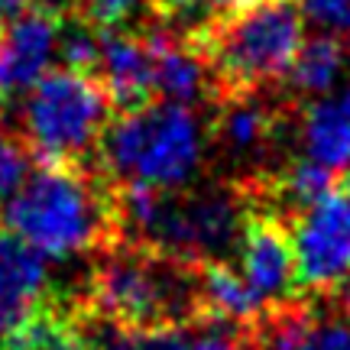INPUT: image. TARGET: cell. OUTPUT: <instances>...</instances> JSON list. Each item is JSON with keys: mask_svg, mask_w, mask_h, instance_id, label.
<instances>
[{"mask_svg": "<svg viewBox=\"0 0 350 350\" xmlns=\"http://www.w3.org/2000/svg\"><path fill=\"white\" fill-rule=\"evenodd\" d=\"M185 39L211 72V100L262 94L286 81L305 42V13L299 0H230Z\"/></svg>", "mask_w": 350, "mask_h": 350, "instance_id": "6da1fadb", "label": "cell"}, {"mask_svg": "<svg viewBox=\"0 0 350 350\" xmlns=\"http://www.w3.org/2000/svg\"><path fill=\"white\" fill-rule=\"evenodd\" d=\"M3 227L46 260H72L117 243L111 195L78 163H42L7 195Z\"/></svg>", "mask_w": 350, "mask_h": 350, "instance_id": "7a4b0ae2", "label": "cell"}, {"mask_svg": "<svg viewBox=\"0 0 350 350\" xmlns=\"http://www.w3.org/2000/svg\"><path fill=\"white\" fill-rule=\"evenodd\" d=\"M85 314L126 327L198 321V266L117 240L91 269Z\"/></svg>", "mask_w": 350, "mask_h": 350, "instance_id": "3957f363", "label": "cell"}, {"mask_svg": "<svg viewBox=\"0 0 350 350\" xmlns=\"http://www.w3.org/2000/svg\"><path fill=\"white\" fill-rule=\"evenodd\" d=\"M100 156L104 169L117 182L178 191L201 169L204 126L188 104L150 100L107 124L100 137Z\"/></svg>", "mask_w": 350, "mask_h": 350, "instance_id": "277c9868", "label": "cell"}, {"mask_svg": "<svg viewBox=\"0 0 350 350\" xmlns=\"http://www.w3.org/2000/svg\"><path fill=\"white\" fill-rule=\"evenodd\" d=\"M111 107V94L98 75L55 68L29 88L20 126L42 163H81L104 137Z\"/></svg>", "mask_w": 350, "mask_h": 350, "instance_id": "5b68a950", "label": "cell"}, {"mask_svg": "<svg viewBox=\"0 0 350 350\" xmlns=\"http://www.w3.org/2000/svg\"><path fill=\"white\" fill-rule=\"evenodd\" d=\"M243 221L247 211L240 188L214 185L188 195L156 191L146 217L126 240L201 266L237 247Z\"/></svg>", "mask_w": 350, "mask_h": 350, "instance_id": "8992f818", "label": "cell"}, {"mask_svg": "<svg viewBox=\"0 0 350 350\" xmlns=\"http://www.w3.org/2000/svg\"><path fill=\"white\" fill-rule=\"evenodd\" d=\"M295 282L312 292H331L350 273V198L344 191H327L288 224Z\"/></svg>", "mask_w": 350, "mask_h": 350, "instance_id": "52a82bcc", "label": "cell"}, {"mask_svg": "<svg viewBox=\"0 0 350 350\" xmlns=\"http://www.w3.org/2000/svg\"><path fill=\"white\" fill-rule=\"evenodd\" d=\"M240 266L237 273L247 279L253 295L262 301V308H279L292 301L295 282V256H292V240L288 224L275 211H253L243 221L237 240Z\"/></svg>", "mask_w": 350, "mask_h": 350, "instance_id": "ba28073f", "label": "cell"}, {"mask_svg": "<svg viewBox=\"0 0 350 350\" xmlns=\"http://www.w3.org/2000/svg\"><path fill=\"white\" fill-rule=\"evenodd\" d=\"M62 10L36 3L0 26V104L26 94L55 59Z\"/></svg>", "mask_w": 350, "mask_h": 350, "instance_id": "9c48e42d", "label": "cell"}, {"mask_svg": "<svg viewBox=\"0 0 350 350\" xmlns=\"http://www.w3.org/2000/svg\"><path fill=\"white\" fill-rule=\"evenodd\" d=\"M100 85L107 88L111 104L120 111H133L156 100V42L152 29H100Z\"/></svg>", "mask_w": 350, "mask_h": 350, "instance_id": "30bf717a", "label": "cell"}, {"mask_svg": "<svg viewBox=\"0 0 350 350\" xmlns=\"http://www.w3.org/2000/svg\"><path fill=\"white\" fill-rule=\"evenodd\" d=\"M46 286V256H39L10 230H0V340H7L36 312Z\"/></svg>", "mask_w": 350, "mask_h": 350, "instance_id": "8fae6325", "label": "cell"}, {"mask_svg": "<svg viewBox=\"0 0 350 350\" xmlns=\"http://www.w3.org/2000/svg\"><path fill=\"white\" fill-rule=\"evenodd\" d=\"M301 146L331 172L350 169V85L314 98L301 113Z\"/></svg>", "mask_w": 350, "mask_h": 350, "instance_id": "7c38bea8", "label": "cell"}, {"mask_svg": "<svg viewBox=\"0 0 350 350\" xmlns=\"http://www.w3.org/2000/svg\"><path fill=\"white\" fill-rule=\"evenodd\" d=\"M217 104V124L214 137L221 150L234 159H260L273 146L279 111L262 104L260 94H230L214 100Z\"/></svg>", "mask_w": 350, "mask_h": 350, "instance_id": "4fadbf2b", "label": "cell"}, {"mask_svg": "<svg viewBox=\"0 0 350 350\" xmlns=\"http://www.w3.org/2000/svg\"><path fill=\"white\" fill-rule=\"evenodd\" d=\"M266 308L253 295L237 266L208 260L198 266V321H230V325H256Z\"/></svg>", "mask_w": 350, "mask_h": 350, "instance_id": "5bb4252c", "label": "cell"}, {"mask_svg": "<svg viewBox=\"0 0 350 350\" xmlns=\"http://www.w3.org/2000/svg\"><path fill=\"white\" fill-rule=\"evenodd\" d=\"M347 49L334 33H321L314 39H305L295 52V59L288 65V88L299 98H321L327 91H334L344 75Z\"/></svg>", "mask_w": 350, "mask_h": 350, "instance_id": "9a60e30c", "label": "cell"}, {"mask_svg": "<svg viewBox=\"0 0 350 350\" xmlns=\"http://www.w3.org/2000/svg\"><path fill=\"white\" fill-rule=\"evenodd\" d=\"M85 350H188L185 325H146L126 327L88 318V327H81Z\"/></svg>", "mask_w": 350, "mask_h": 350, "instance_id": "2e32d148", "label": "cell"}, {"mask_svg": "<svg viewBox=\"0 0 350 350\" xmlns=\"http://www.w3.org/2000/svg\"><path fill=\"white\" fill-rule=\"evenodd\" d=\"M331 178H334L331 169L312 163V159L305 156V159L292 163L286 172L279 175V182H275V198L286 201L288 211L295 214V211H301L305 204H312L314 198L327 195V191H331Z\"/></svg>", "mask_w": 350, "mask_h": 350, "instance_id": "e0dca14e", "label": "cell"}, {"mask_svg": "<svg viewBox=\"0 0 350 350\" xmlns=\"http://www.w3.org/2000/svg\"><path fill=\"white\" fill-rule=\"evenodd\" d=\"M230 0H152L150 23H159L172 33L188 36L204 20H211L217 10H224Z\"/></svg>", "mask_w": 350, "mask_h": 350, "instance_id": "ac0fdd59", "label": "cell"}, {"mask_svg": "<svg viewBox=\"0 0 350 350\" xmlns=\"http://www.w3.org/2000/svg\"><path fill=\"white\" fill-rule=\"evenodd\" d=\"M75 10L98 29H124L137 16H146L150 23L152 0H75Z\"/></svg>", "mask_w": 350, "mask_h": 350, "instance_id": "d6986e66", "label": "cell"}, {"mask_svg": "<svg viewBox=\"0 0 350 350\" xmlns=\"http://www.w3.org/2000/svg\"><path fill=\"white\" fill-rule=\"evenodd\" d=\"M299 350H350V318H308Z\"/></svg>", "mask_w": 350, "mask_h": 350, "instance_id": "ffe728a7", "label": "cell"}, {"mask_svg": "<svg viewBox=\"0 0 350 350\" xmlns=\"http://www.w3.org/2000/svg\"><path fill=\"white\" fill-rule=\"evenodd\" d=\"M26 169H29V156H26L23 143L0 126V198H7L23 182Z\"/></svg>", "mask_w": 350, "mask_h": 350, "instance_id": "44dd1931", "label": "cell"}, {"mask_svg": "<svg viewBox=\"0 0 350 350\" xmlns=\"http://www.w3.org/2000/svg\"><path fill=\"white\" fill-rule=\"evenodd\" d=\"M301 13L314 20L325 33H347L350 29V0H299Z\"/></svg>", "mask_w": 350, "mask_h": 350, "instance_id": "7402d4cb", "label": "cell"}, {"mask_svg": "<svg viewBox=\"0 0 350 350\" xmlns=\"http://www.w3.org/2000/svg\"><path fill=\"white\" fill-rule=\"evenodd\" d=\"M188 350H256L250 340H240L234 334H224V331H211V334H201L198 340H191Z\"/></svg>", "mask_w": 350, "mask_h": 350, "instance_id": "603a6c76", "label": "cell"}, {"mask_svg": "<svg viewBox=\"0 0 350 350\" xmlns=\"http://www.w3.org/2000/svg\"><path fill=\"white\" fill-rule=\"evenodd\" d=\"M36 3H46V7H55V10H75V0H0V26L13 20L16 13H23L26 7H36Z\"/></svg>", "mask_w": 350, "mask_h": 350, "instance_id": "cb8c5ba5", "label": "cell"}, {"mask_svg": "<svg viewBox=\"0 0 350 350\" xmlns=\"http://www.w3.org/2000/svg\"><path fill=\"white\" fill-rule=\"evenodd\" d=\"M340 305H344V312L350 314V273L344 275V282H340Z\"/></svg>", "mask_w": 350, "mask_h": 350, "instance_id": "d4e9b609", "label": "cell"}, {"mask_svg": "<svg viewBox=\"0 0 350 350\" xmlns=\"http://www.w3.org/2000/svg\"><path fill=\"white\" fill-rule=\"evenodd\" d=\"M344 172H347V178H344V188H340V191H344V195L350 198V169H344Z\"/></svg>", "mask_w": 350, "mask_h": 350, "instance_id": "484cf974", "label": "cell"}, {"mask_svg": "<svg viewBox=\"0 0 350 350\" xmlns=\"http://www.w3.org/2000/svg\"><path fill=\"white\" fill-rule=\"evenodd\" d=\"M347 36H350V29H347ZM347 52H350V39H347Z\"/></svg>", "mask_w": 350, "mask_h": 350, "instance_id": "4316f807", "label": "cell"}]
</instances>
